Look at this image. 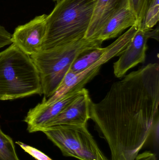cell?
Returning a JSON list of instances; mask_svg holds the SVG:
<instances>
[{
	"label": "cell",
	"mask_w": 159,
	"mask_h": 160,
	"mask_svg": "<svg viewBox=\"0 0 159 160\" xmlns=\"http://www.w3.org/2000/svg\"><path fill=\"white\" fill-rule=\"evenodd\" d=\"M149 38L158 40V28L154 30L138 28L129 44L114 63V73L118 78H123L128 71L145 61L147 42Z\"/></svg>",
	"instance_id": "6"
},
{
	"label": "cell",
	"mask_w": 159,
	"mask_h": 160,
	"mask_svg": "<svg viewBox=\"0 0 159 160\" xmlns=\"http://www.w3.org/2000/svg\"><path fill=\"white\" fill-rule=\"evenodd\" d=\"M47 17L45 14L37 16L17 27L12 34V43L30 56L40 52L46 34Z\"/></svg>",
	"instance_id": "7"
},
{
	"label": "cell",
	"mask_w": 159,
	"mask_h": 160,
	"mask_svg": "<svg viewBox=\"0 0 159 160\" xmlns=\"http://www.w3.org/2000/svg\"><path fill=\"white\" fill-rule=\"evenodd\" d=\"M125 0H96L90 24L85 38L95 39L107 21Z\"/></svg>",
	"instance_id": "12"
},
{
	"label": "cell",
	"mask_w": 159,
	"mask_h": 160,
	"mask_svg": "<svg viewBox=\"0 0 159 160\" xmlns=\"http://www.w3.org/2000/svg\"><path fill=\"white\" fill-rule=\"evenodd\" d=\"M159 0H149L143 19L139 28L144 30H151L158 22Z\"/></svg>",
	"instance_id": "13"
},
{
	"label": "cell",
	"mask_w": 159,
	"mask_h": 160,
	"mask_svg": "<svg viewBox=\"0 0 159 160\" xmlns=\"http://www.w3.org/2000/svg\"><path fill=\"white\" fill-rule=\"evenodd\" d=\"M12 44V34L0 25V49Z\"/></svg>",
	"instance_id": "17"
},
{
	"label": "cell",
	"mask_w": 159,
	"mask_h": 160,
	"mask_svg": "<svg viewBox=\"0 0 159 160\" xmlns=\"http://www.w3.org/2000/svg\"><path fill=\"white\" fill-rule=\"evenodd\" d=\"M159 65L149 63L114 83L90 117L108 144L111 160H134L159 130Z\"/></svg>",
	"instance_id": "1"
},
{
	"label": "cell",
	"mask_w": 159,
	"mask_h": 160,
	"mask_svg": "<svg viewBox=\"0 0 159 160\" xmlns=\"http://www.w3.org/2000/svg\"><path fill=\"white\" fill-rule=\"evenodd\" d=\"M84 88H75L53 103L45 104L40 102L30 109L24 119L27 125L28 131L30 133L42 132L50 120L58 115L82 93Z\"/></svg>",
	"instance_id": "8"
},
{
	"label": "cell",
	"mask_w": 159,
	"mask_h": 160,
	"mask_svg": "<svg viewBox=\"0 0 159 160\" xmlns=\"http://www.w3.org/2000/svg\"><path fill=\"white\" fill-rule=\"evenodd\" d=\"M149 0H129L131 6L137 18L138 24L141 25Z\"/></svg>",
	"instance_id": "15"
},
{
	"label": "cell",
	"mask_w": 159,
	"mask_h": 160,
	"mask_svg": "<svg viewBox=\"0 0 159 160\" xmlns=\"http://www.w3.org/2000/svg\"><path fill=\"white\" fill-rule=\"evenodd\" d=\"M42 132L65 157L79 160H109L90 132L87 124L54 126Z\"/></svg>",
	"instance_id": "5"
},
{
	"label": "cell",
	"mask_w": 159,
	"mask_h": 160,
	"mask_svg": "<svg viewBox=\"0 0 159 160\" xmlns=\"http://www.w3.org/2000/svg\"><path fill=\"white\" fill-rule=\"evenodd\" d=\"M116 56L115 52H111L81 72L74 73L68 70L54 94L41 102L46 104L53 103L75 88H84L89 82L97 76L103 65Z\"/></svg>",
	"instance_id": "9"
},
{
	"label": "cell",
	"mask_w": 159,
	"mask_h": 160,
	"mask_svg": "<svg viewBox=\"0 0 159 160\" xmlns=\"http://www.w3.org/2000/svg\"><path fill=\"white\" fill-rule=\"evenodd\" d=\"M134 160H158L156 154L150 151H146L138 154Z\"/></svg>",
	"instance_id": "18"
},
{
	"label": "cell",
	"mask_w": 159,
	"mask_h": 160,
	"mask_svg": "<svg viewBox=\"0 0 159 160\" xmlns=\"http://www.w3.org/2000/svg\"><path fill=\"white\" fill-rule=\"evenodd\" d=\"M43 95L38 70L31 56L15 44L0 52V101Z\"/></svg>",
	"instance_id": "3"
},
{
	"label": "cell",
	"mask_w": 159,
	"mask_h": 160,
	"mask_svg": "<svg viewBox=\"0 0 159 160\" xmlns=\"http://www.w3.org/2000/svg\"><path fill=\"white\" fill-rule=\"evenodd\" d=\"M103 41L83 38L66 45L42 51L31 56L40 76L42 100L50 98L75 61L87 52L101 48Z\"/></svg>",
	"instance_id": "4"
},
{
	"label": "cell",
	"mask_w": 159,
	"mask_h": 160,
	"mask_svg": "<svg viewBox=\"0 0 159 160\" xmlns=\"http://www.w3.org/2000/svg\"><path fill=\"white\" fill-rule=\"evenodd\" d=\"M136 24L138 25L137 18L129 0H125L121 7L105 22L96 38L104 42L115 38L124 30Z\"/></svg>",
	"instance_id": "11"
},
{
	"label": "cell",
	"mask_w": 159,
	"mask_h": 160,
	"mask_svg": "<svg viewBox=\"0 0 159 160\" xmlns=\"http://www.w3.org/2000/svg\"><path fill=\"white\" fill-rule=\"evenodd\" d=\"M0 160H20L12 138L4 133L0 127Z\"/></svg>",
	"instance_id": "14"
},
{
	"label": "cell",
	"mask_w": 159,
	"mask_h": 160,
	"mask_svg": "<svg viewBox=\"0 0 159 160\" xmlns=\"http://www.w3.org/2000/svg\"><path fill=\"white\" fill-rule=\"evenodd\" d=\"M96 0H59L47 17V32L42 51L85 38Z\"/></svg>",
	"instance_id": "2"
},
{
	"label": "cell",
	"mask_w": 159,
	"mask_h": 160,
	"mask_svg": "<svg viewBox=\"0 0 159 160\" xmlns=\"http://www.w3.org/2000/svg\"><path fill=\"white\" fill-rule=\"evenodd\" d=\"M92 101L89 92L84 88L82 93L68 104L58 115L49 121L44 130L56 126L87 125L90 117V106Z\"/></svg>",
	"instance_id": "10"
},
{
	"label": "cell",
	"mask_w": 159,
	"mask_h": 160,
	"mask_svg": "<svg viewBox=\"0 0 159 160\" xmlns=\"http://www.w3.org/2000/svg\"><path fill=\"white\" fill-rule=\"evenodd\" d=\"M53 1H59V0H53Z\"/></svg>",
	"instance_id": "19"
},
{
	"label": "cell",
	"mask_w": 159,
	"mask_h": 160,
	"mask_svg": "<svg viewBox=\"0 0 159 160\" xmlns=\"http://www.w3.org/2000/svg\"><path fill=\"white\" fill-rule=\"evenodd\" d=\"M16 143L23 150L29 155H30L36 160H53L44 153L41 152L40 150L25 144L19 141L16 142Z\"/></svg>",
	"instance_id": "16"
}]
</instances>
